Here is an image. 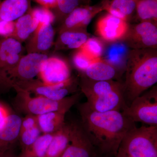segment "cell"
<instances>
[{"label":"cell","instance_id":"4fadbf2b","mask_svg":"<svg viewBox=\"0 0 157 157\" xmlns=\"http://www.w3.org/2000/svg\"><path fill=\"white\" fill-rule=\"evenodd\" d=\"M89 107L98 112L119 111L121 112L127 104L124 98L123 90L113 91L102 95L87 98Z\"/></svg>","mask_w":157,"mask_h":157},{"label":"cell","instance_id":"836d02e7","mask_svg":"<svg viewBox=\"0 0 157 157\" xmlns=\"http://www.w3.org/2000/svg\"><path fill=\"white\" fill-rule=\"evenodd\" d=\"M36 127H39L37 116L28 114L21 120L20 131Z\"/></svg>","mask_w":157,"mask_h":157},{"label":"cell","instance_id":"e575fe53","mask_svg":"<svg viewBox=\"0 0 157 157\" xmlns=\"http://www.w3.org/2000/svg\"><path fill=\"white\" fill-rule=\"evenodd\" d=\"M11 113V109L8 106L0 102V127L2 125Z\"/></svg>","mask_w":157,"mask_h":157},{"label":"cell","instance_id":"2e32d148","mask_svg":"<svg viewBox=\"0 0 157 157\" xmlns=\"http://www.w3.org/2000/svg\"><path fill=\"white\" fill-rule=\"evenodd\" d=\"M21 43L12 37H0V72L9 70L23 56Z\"/></svg>","mask_w":157,"mask_h":157},{"label":"cell","instance_id":"d4e9b609","mask_svg":"<svg viewBox=\"0 0 157 157\" xmlns=\"http://www.w3.org/2000/svg\"><path fill=\"white\" fill-rule=\"evenodd\" d=\"M129 51L128 46L122 42H115L109 46L103 59L117 69L126 63Z\"/></svg>","mask_w":157,"mask_h":157},{"label":"cell","instance_id":"44dd1931","mask_svg":"<svg viewBox=\"0 0 157 157\" xmlns=\"http://www.w3.org/2000/svg\"><path fill=\"white\" fill-rule=\"evenodd\" d=\"M67 113L52 111L37 116L38 126L42 134H53L65 124Z\"/></svg>","mask_w":157,"mask_h":157},{"label":"cell","instance_id":"74e56055","mask_svg":"<svg viewBox=\"0 0 157 157\" xmlns=\"http://www.w3.org/2000/svg\"><path fill=\"white\" fill-rule=\"evenodd\" d=\"M115 157H132L129 156L124 151L122 150L120 148H119L118 151Z\"/></svg>","mask_w":157,"mask_h":157},{"label":"cell","instance_id":"52a82bcc","mask_svg":"<svg viewBox=\"0 0 157 157\" xmlns=\"http://www.w3.org/2000/svg\"><path fill=\"white\" fill-rule=\"evenodd\" d=\"M128 46L133 49L156 48L157 28L151 21H143L132 28L124 38Z\"/></svg>","mask_w":157,"mask_h":157},{"label":"cell","instance_id":"f1b7e54d","mask_svg":"<svg viewBox=\"0 0 157 157\" xmlns=\"http://www.w3.org/2000/svg\"><path fill=\"white\" fill-rule=\"evenodd\" d=\"M42 134L39 127L20 131L18 141L21 151L32 145Z\"/></svg>","mask_w":157,"mask_h":157},{"label":"cell","instance_id":"3957f363","mask_svg":"<svg viewBox=\"0 0 157 157\" xmlns=\"http://www.w3.org/2000/svg\"><path fill=\"white\" fill-rule=\"evenodd\" d=\"M14 90L16 92L13 102L14 107L20 112L26 114L38 116L52 111L67 113L79 98V94H76L62 100L55 101L42 96L32 97L31 94L27 92Z\"/></svg>","mask_w":157,"mask_h":157},{"label":"cell","instance_id":"d590c367","mask_svg":"<svg viewBox=\"0 0 157 157\" xmlns=\"http://www.w3.org/2000/svg\"><path fill=\"white\" fill-rule=\"evenodd\" d=\"M42 7L48 9L57 8V0H34Z\"/></svg>","mask_w":157,"mask_h":157},{"label":"cell","instance_id":"9c48e42d","mask_svg":"<svg viewBox=\"0 0 157 157\" xmlns=\"http://www.w3.org/2000/svg\"><path fill=\"white\" fill-rule=\"evenodd\" d=\"M100 155L80 124L73 122L70 144L62 157H99Z\"/></svg>","mask_w":157,"mask_h":157},{"label":"cell","instance_id":"ffe728a7","mask_svg":"<svg viewBox=\"0 0 157 157\" xmlns=\"http://www.w3.org/2000/svg\"><path fill=\"white\" fill-rule=\"evenodd\" d=\"M137 0H104V10L125 21L134 12Z\"/></svg>","mask_w":157,"mask_h":157},{"label":"cell","instance_id":"ba28073f","mask_svg":"<svg viewBox=\"0 0 157 157\" xmlns=\"http://www.w3.org/2000/svg\"><path fill=\"white\" fill-rule=\"evenodd\" d=\"M72 79L63 83L48 85L42 82L40 79L35 78L22 82L13 87L14 90L19 89L34 94L36 96H42L51 100L59 101L62 100L71 93Z\"/></svg>","mask_w":157,"mask_h":157},{"label":"cell","instance_id":"8d00e7d4","mask_svg":"<svg viewBox=\"0 0 157 157\" xmlns=\"http://www.w3.org/2000/svg\"><path fill=\"white\" fill-rule=\"evenodd\" d=\"M0 157H18V155L15 151V148H14L6 152L4 154L0 156Z\"/></svg>","mask_w":157,"mask_h":157},{"label":"cell","instance_id":"7402d4cb","mask_svg":"<svg viewBox=\"0 0 157 157\" xmlns=\"http://www.w3.org/2000/svg\"><path fill=\"white\" fill-rule=\"evenodd\" d=\"M117 69L102 58L90 65L84 73L86 78L94 81L112 80L117 74Z\"/></svg>","mask_w":157,"mask_h":157},{"label":"cell","instance_id":"d6a6232c","mask_svg":"<svg viewBox=\"0 0 157 157\" xmlns=\"http://www.w3.org/2000/svg\"><path fill=\"white\" fill-rule=\"evenodd\" d=\"M15 21L0 19V37H11L14 33Z\"/></svg>","mask_w":157,"mask_h":157},{"label":"cell","instance_id":"5bb4252c","mask_svg":"<svg viewBox=\"0 0 157 157\" xmlns=\"http://www.w3.org/2000/svg\"><path fill=\"white\" fill-rule=\"evenodd\" d=\"M55 31L52 24L39 25L27 39L26 49L28 53L46 54L53 45Z\"/></svg>","mask_w":157,"mask_h":157},{"label":"cell","instance_id":"7a4b0ae2","mask_svg":"<svg viewBox=\"0 0 157 157\" xmlns=\"http://www.w3.org/2000/svg\"><path fill=\"white\" fill-rule=\"evenodd\" d=\"M124 98L128 106L157 82V54L155 48L133 49L126 62Z\"/></svg>","mask_w":157,"mask_h":157},{"label":"cell","instance_id":"e0dca14e","mask_svg":"<svg viewBox=\"0 0 157 157\" xmlns=\"http://www.w3.org/2000/svg\"><path fill=\"white\" fill-rule=\"evenodd\" d=\"M73 124L65 123L61 128L54 133L45 157H62L70 144Z\"/></svg>","mask_w":157,"mask_h":157},{"label":"cell","instance_id":"484cf974","mask_svg":"<svg viewBox=\"0 0 157 157\" xmlns=\"http://www.w3.org/2000/svg\"><path fill=\"white\" fill-rule=\"evenodd\" d=\"M54 134H42L32 145L21 151L18 157H45Z\"/></svg>","mask_w":157,"mask_h":157},{"label":"cell","instance_id":"9a60e30c","mask_svg":"<svg viewBox=\"0 0 157 157\" xmlns=\"http://www.w3.org/2000/svg\"><path fill=\"white\" fill-rule=\"evenodd\" d=\"M22 118L11 113L0 127V156L15 148L18 137Z\"/></svg>","mask_w":157,"mask_h":157},{"label":"cell","instance_id":"277c9868","mask_svg":"<svg viewBox=\"0 0 157 157\" xmlns=\"http://www.w3.org/2000/svg\"><path fill=\"white\" fill-rule=\"evenodd\" d=\"M119 148L132 157H157V126L133 127Z\"/></svg>","mask_w":157,"mask_h":157},{"label":"cell","instance_id":"5b68a950","mask_svg":"<svg viewBox=\"0 0 157 157\" xmlns=\"http://www.w3.org/2000/svg\"><path fill=\"white\" fill-rule=\"evenodd\" d=\"M47 54L28 53L9 70L0 72V89L7 90L20 83L34 79L38 76L42 63Z\"/></svg>","mask_w":157,"mask_h":157},{"label":"cell","instance_id":"ab89813d","mask_svg":"<svg viewBox=\"0 0 157 157\" xmlns=\"http://www.w3.org/2000/svg\"><path fill=\"white\" fill-rule=\"evenodd\" d=\"M1 2H1V1H0V5H1Z\"/></svg>","mask_w":157,"mask_h":157},{"label":"cell","instance_id":"8fae6325","mask_svg":"<svg viewBox=\"0 0 157 157\" xmlns=\"http://www.w3.org/2000/svg\"><path fill=\"white\" fill-rule=\"evenodd\" d=\"M129 27L126 21L107 13L100 17L96 24V33L106 42H117L124 39Z\"/></svg>","mask_w":157,"mask_h":157},{"label":"cell","instance_id":"30bf717a","mask_svg":"<svg viewBox=\"0 0 157 157\" xmlns=\"http://www.w3.org/2000/svg\"><path fill=\"white\" fill-rule=\"evenodd\" d=\"M38 76L42 82L48 85L63 83L72 79L69 65L57 57H48L43 62Z\"/></svg>","mask_w":157,"mask_h":157},{"label":"cell","instance_id":"ac0fdd59","mask_svg":"<svg viewBox=\"0 0 157 157\" xmlns=\"http://www.w3.org/2000/svg\"><path fill=\"white\" fill-rule=\"evenodd\" d=\"M80 87L82 92L87 98L102 95L113 91L123 90V85L113 80L94 81L86 78L82 80Z\"/></svg>","mask_w":157,"mask_h":157},{"label":"cell","instance_id":"4dcf8cb0","mask_svg":"<svg viewBox=\"0 0 157 157\" xmlns=\"http://www.w3.org/2000/svg\"><path fill=\"white\" fill-rule=\"evenodd\" d=\"M99 59H91L79 49L73 56V64L76 69L84 72L90 65Z\"/></svg>","mask_w":157,"mask_h":157},{"label":"cell","instance_id":"8992f818","mask_svg":"<svg viewBox=\"0 0 157 157\" xmlns=\"http://www.w3.org/2000/svg\"><path fill=\"white\" fill-rule=\"evenodd\" d=\"M121 112L133 122L157 126L156 86L135 98Z\"/></svg>","mask_w":157,"mask_h":157},{"label":"cell","instance_id":"cb8c5ba5","mask_svg":"<svg viewBox=\"0 0 157 157\" xmlns=\"http://www.w3.org/2000/svg\"><path fill=\"white\" fill-rule=\"evenodd\" d=\"M88 39L87 34L82 31H65L60 32L56 44V49L79 48Z\"/></svg>","mask_w":157,"mask_h":157},{"label":"cell","instance_id":"7c38bea8","mask_svg":"<svg viewBox=\"0 0 157 157\" xmlns=\"http://www.w3.org/2000/svg\"><path fill=\"white\" fill-rule=\"evenodd\" d=\"M103 2L99 6L78 7L67 15L60 32L65 31H82L99 12L104 11Z\"/></svg>","mask_w":157,"mask_h":157},{"label":"cell","instance_id":"603a6c76","mask_svg":"<svg viewBox=\"0 0 157 157\" xmlns=\"http://www.w3.org/2000/svg\"><path fill=\"white\" fill-rule=\"evenodd\" d=\"M39 23L32 17L29 11L15 21V28L12 38L21 43L29 38L38 27Z\"/></svg>","mask_w":157,"mask_h":157},{"label":"cell","instance_id":"83f0119b","mask_svg":"<svg viewBox=\"0 0 157 157\" xmlns=\"http://www.w3.org/2000/svg\"><path fill=\"white\" fill-rule=\"evenodd\" d=\"M79 49L91 59L97 60L101 58L104 47L103 42L100 39L91 38H88Z\"/></svg>","mask_w":157,"mask_h":157},{"label":"cell","instance_id":"f546056e","mask_svg":"<svg viewBox=\"0 0 157 157\" xmlns=\"http://www.w3.org/2000/svg\"><path fill=\"white\" fill-rule=\"evenodd\" d=\"M32 17L39 25L52 24L55 16L50 9L44 7H37L29 11Z\"/></svg>","mask_w":157,"mask_h":157},{"label":"cell","instance_id":"f35d334b","mask_svg":"<svg viewBox=\"0 0 157 157\" xmlns=\"http://www.w3.org/2000/svg\"><path fill=\"white\" fill-rule=\"evenodd\" d=\"M99 157H112L108 156H106V155H100V156Z\"/></svg>","mask_w":157,"mask_h":157},{"label":"cell","instance_id":"4316f807","mask_svg":"<svg viewBox=\"0 0 157 157\" xmlns=\"http://www.w3.org/2000/svg\"><path fill=\"white\" fill-rule=\"evenodd\" d=\"M135 10L141 20L157 21V0H137Z\"/></svg>","mask_w":157,"mask_h":157},{"label":"cell","instance_id":"1f68e13d","mask_svg":"<svg viewBox=\"0 0 157 157\" xmlns=\"http://www.w3.org/2000/svg\"><path fill=\"white\" fill-rule=\"evenodd\" d=\"M80 0H57V8L62 14H69L78 7Z\"/></svg>","mask_w":157,"mask_h":157},{"label":"cell","instance_id":"d6986e66","mask_svg":"<svg viewBox=\"0 0 157 157\" xmlns=\"http://www.w3.org/2000/svg\"><path fill=\"white\" fill-rule=\"evenodd\" d=\"M30 0H4L0 5V19L14 21L29 9Z\"/></svg>","mask_w":157,"mask_h":157},{"label":"cell","instance_id":"6da1fadb","mask_svg":"<svg viewBox=\"0 0 157 157\" xmlns=\"http://www.w3.org/2000/svg\"><path fill=\"white\" fill-rule=\"evenodd\" d=\"M82 127L102 155L115 157L127 132L135 126L121 111L98 112L86 103L78 107Z\"/></svg>","mask_w":157,"mask_h":157}]
</instances>
